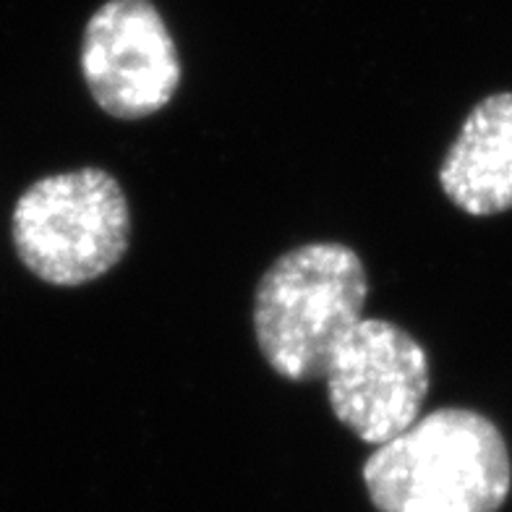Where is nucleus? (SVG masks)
I'll list each match as a JSON object with an SVG mask.
<instances>
[{"mask_svg": "<svg viewBox=\"0 0 512 512\" xmlns=\"http://www.w3.org/2000/svg\"><path fill=\"white\" fill-rule=\"evenodd\" d=\"M322 379L337 421L379 447L421 416L429 358L424 345L395 322L361 317L335 343Z\"/></svg>", "mask_w": 512, "mask_h": 512, "instance_id": "20e7f679", "label": "nucleus"}, {"mask_svg": "<svg viewBox=\"0 0 512 512\" xmlns=\"http://www.w3.org/2000/svg\"><path fill=\"white\" fill-rule=\"evenodd\" d=\"M369 277L343 243H304L264 272L254 296L256 345L290 382L322 377L335 343L361 319Z\"/></svg>", "mask_w": 512, "mask_h": 512, "instance_id": "f03ea898", "label": "nucleus"}, {"mask_svg": "<svg viewBox=\"0 0 512 512\" xmlns=\"http://www.w3.org/2000/svg\"><path fill=\"white\" fill-rule=\"evenodd\" d=\"M364 484L379 512H497L510 494V452L486 416L439 408L371 452Z\"/></svg>", "mask_w": 512, "mask_h": 512, "instance_id": "f257e3e1", "label": "nucleus"}, {"mask_svg": "<svg viewBox=\"0 0 512 512\" xmlns=\"http://www.w3.org/2000/svg\"><path fill=\"white\" fill-rule=\"evenodd\" d=\"M14 246L29 272L50 285L92 283L121 262L131 212L108 170L81 168L34 181L14 207Z\"/></svg>", "mask_w": 512, "mask_h": 512, "instance_id": "7ed1b4c3", "label": "nucleus"}, {"mask_svg": "<svg viewBox=\"0 0 512 512\" xmlns=\"http://www.w3.org/2000/svg\"><path fill=\"white\" fill-rule=\"evenodd\" d=\"M439 186L465 215L512 209V92L484 97L471 110L439 168Z\"/></svg>", "mask_w": 512, "mask_h": 512, "instance_id": "423d86ee", "label": "nucleus"}, {"mask_svg": "<svg viewBox=\"0 0 512 512\" xmlns=\"http://www.w3.org/2000/svg\"><path fill=\"white\" fill-rule=\"evenodd\" d=\"M89 95L121 121L155 115L181 84V61L160 11L149 0H110L89 19L81 40Z\"/></svg>", "mask_w": 512, "mask_h": 512, "instance_id": "39448f33", "label": "nucleus"}]
</instances>
